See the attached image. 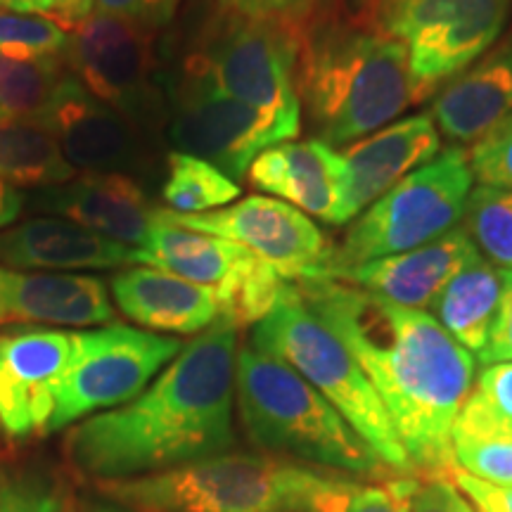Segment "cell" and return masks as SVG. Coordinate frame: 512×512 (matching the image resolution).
<instances>
[{"label":"cell","instance_id":"6da1fadb","mask_svg":"<svg viewBox=\"0 0 512 512\" xmlns=\"http://www.w3.org/2000/svg\"><path fill=\"white\" fill-rule=\"evenodd\" d=\"M309 309L342 339L387 408L418 479L458 470L453 422L475 382V356L432 313L337 280H299Z\"/></svg>","mask_w":512,"mask_h":512},{"label":"cell","instance_id":"7a4b0ae2","mask_svg":"<svg viewBox=\"0 0 512 512\" xmlns=\"http://www.w3.org/2000/svg\"><path fill=\"white\" fill-rule=\"evenodd\" d=\"M238 332L228 320H216L143 394L79 422L64 439L69 463L100 484L159 475L226 453L235 444Z\"/></svg>","mask_w":512,"mask_h":512},{"label":"cell","instance_id":"3957f363","mask_svg":"<svg viewBox=\"0 0 512 512\" xmlns=\"http://www.w3.org/2000/svg\"><path fill=\"white\" fill-rule=\"evenodd\" d=\"M297 91L318 140L332 147L380 131L415 102L406 46L354 10L318 8L309 19Z\"/></svg>","mask_w":512,"mask_h":512},{"label":"cell","instance_id":"277c9868","mask_svg":"<svg viewBox=\"0 0 512 512\" xmlns=\"http://www.w3.org/2000/svg\"><path fill=\"white\" fill-rule=\"evenodd\" d=\"M235 399L261 451L370 482L396 475L297 370L249 344L238 351Z\"/></svg>","mask_w":512,"mask_h":512},{"label":"cell","instance_id":"5b68a950","mask_svg":"<svg viewBox=\"0 0 512 512\" xmlns=\"http://www.w3.org/2000/svg\"><path fill=\"white\" fill-rule=\"evenodd\" d=\"M337 475L278 456L221 453L98 489L136 512H313Z\"/></svg>","mask_w":512,"mask_h":512},{"label":"cell","instance_id":"8992f818","mask_svg":"<svg viewBox=\"0 0 512 512\" xmlns=\"http://www.w3.org/2000/svg\"><path fill=\"white\" fill-rule=\"evenodd\" d=\"M249 347L297 370L361 434L389 470L415 477V467L373 382L342 339L309 309L297 285L285 283L273 309L254 325Z\"/></svg>","mask_w":512,"mask_h":512},{"label":"cell","instance_id":"52a82bcc","mask_svg":"<svg viewBox=\"0 0 512 512\" xmlns=\"http://www.w3.org/2000/svg\"><path fill=\"white\" fill-rule=\"evenodd\" d=\"M472 183L470 155L463 147L439 152L358 214L342 245L335 247L323 280L342 268L411 252L444 238L463 221Z\"/></svg>","mask_w":512,"mask_h":512},{"label":"cell","instance_id":"ba28073f","mask_svg":"<svg viewBox=\"0 0 512 512\" xmlns=\"http://www.w3.org/2000/svg\"><path fill=\"white\" fill-rule=\"evenodd\" d=\"M510 8L512 0H373L358 15L406 46L422 102L494 46Z\"/></svg>","mask_w":512,"mask_h":512},{"label":"cell","instance_id":"9c48e42d","mask_svg":"<svg viewBox=\"0 0 512 512\" xmlns=\"http://www.w3.org/2000/svg\"><path fill=\"white\" fill-rule=\"evenodd\" d=\"M183 347L181 339L124 323L72 332V356L57 384L48 432L133 401Z\"/></svg>","mask_w":512,"mask_h":512},{"label":"cell","instance_id":"30bf717a","mask_svg":"<svg viewBox=\"0 0 512 512\" xmlns=\"http://www.w3.org/2000/svg\"><path fill=\"white\" fill-rule=\"evenodd\" d=\"M299 55L302 31L226 15L207 43L188 57L185 72L259 110L302 119L297 91Z\"/></svg>","mask_w":512,"mask_h":512},{"label":"cell","instance_id":"8fae6325","mask_svg":"<svg viewBox=\"0 0 512 512\" xmlns=\"http://www.w3.org/2000/svg\"><path fill=\"white\" fill-rule=\"evenodd\" d=\"M299 131L302 119L259 110L188 74L171 124V140L178 152L200 157L240 183L261 152L297 138Z\"/></svg>","mask_w":512,"mask_h":512},{"label":"cell","instance_id":"7c38bea8","mask_svg":"<svg viewBox=\"0 0 512 512\" xmlns=\"http://www.w3.org/2000/svg\"><path fill=\"white\" fill-rule=\"evenodd\" d=\"M159 214L195 233L216 235L249 249L287 283L323 280L335 254L332 242L304 211L275 197L249 195L207 214H176L171 209H159Z\"/></svg>","mask_w":512,"mask_h":512},{"label":"cell","instance_id":"4fadbf2b","mask_svg":"<svg viewBox=\"0 0 512 512\" xmlns=\"http://www.w3.org/2000/svg\"><path fill=\"white\" fill-rule=\"evenodd\" d=\"M64 64L95 98L126 117L152 110V41L138 24L93 12L69 36Z\"/></svg>","mask_w":512,"mask_h":512},{"label":"cell","instance_id":"5bb4252c","mask_svg":"<svg viewBox=\"0 0 512 512\" xmlns=\"http://www.w3.org/2000/svg\"><path fill=\"white\" fill-rule=\"evenodd\" d=\"M72 356V332L50 325L0 330V432L22 441L46 434Z\"/></svg>","mask_w":512,"mask_h":512},{"label":"cell","instance_id":"9a60e30c","mask_svg":"<svg viewBox=\"0 0 512 512\" xmlns=\"http://www.w3.org/2000/svg\"><path fill=\"white\" fill-rule=\"evenodd\" d=\"M256 190L271 192L306 216L344 226L349 214V171L342 152L313 138L268 147L247 171Z\"/></svg>","mask_w":512,"mask_h":512},{"label":"cell","instance_id":"2e32d148","mask_svg":"<svg viewBox=\"0 0 512 512\" xmlns=\"http://www.w3.org/2000/svg\"><path fill=\"white\" fill-rule=\"evenodd\" d=\"M41 114L74 169L117 174L136 164L143 152L126 114L95 98L72 74H64Z\"/></svg>","mask_w":512,"mask_h":512},{"label":"cell","instance_id":"e0dca14e","mask_svg":"<svg viewBox=\"0 0 512 512\" xmlns=\"http://www.w3.org/2000/svg\"><path fill=\"white\" fill-rule=\"evenodd\" d=\"M477 256L482 254L475 240L470 238L465 226H458L430 245L342 268L332 273L330 280L354 285L392 304L425 311L448 285V280L472 264Z\"/></svg>","mask_w":512,"mask_h":512},{"label":"cell","instance_id":"ac0fdd59","mask_svg":"<svg viewBox=\"0 0 512 512\" xmlns=\"http://www.w3.org/2000/svg\"><path fill=\"white\" fill-rule=\"evenodd\" d=\"M110 290L83 273L22 271L0 264V325H107Z\"/></svg>","mask_w":512,"mask_h":512},{"label":"cell","instance_id":"d6986e66","mask_svg":"<svg viewBox=\"0 0 512 512\" xmlns=\"http://www.w3.org/2000/svg\"><path fill=\"white\" fill-rule=\"evenodd\" d=\"M0 264L22 271H112L140 264L138 249L64 219H29L0 230Z\"/></svg>","mask_w":512,"mask_h":512},{"label":"cell","instance_id":"ffe728a7","mask_svg":"<svg viewBox=\"0 0 512 512\" xmlns=\"http://www.w3.org/2000/svg\"><path fill=\"white\" fill-rule=\"evenodd\" d=\"M34 207L79 223L117 240L121 245H145L157 221L136 181L121 174H86L38 192Z\"/></svg>","mask_w":512,"mask_h":512},{"label":"cell","instance_id":"44dd1931","mask_svg":"<svg viewBox=\"0 0 512 512\" xmlns=\"http://www.w3.org/2000/svg\"><path fill=\"white\" fill-rule=\"evenodd\" d=\"M441 138L430 114L399 119L342 152L349 171V214L356 219L401 178L432 162Z\"/></svg>","mask_w":512,"mask_h":512},{"label":"cell","instance_id":"7402d4cb","mask_svg":"<svg viewBox=\"0 0 512 512\" xmlns=\"http://www.w3.org/2000/svg\"><path fill=\"white\" fill-rule=\"evenodd\" d=\"M112 297L128 320L157 335H197L221 318L214 287L190 283L152 266H128L114 275Z\"/></svg>","mask_w":512,"mask_h":512},{"label":"cell","instance_id":"603a6c76","mask_svg":"<svg viewBox=\"0 0 512 512\" xmlns=\"http://www.w3.org/2000/svg\"><path fill=\"white\" fill-rule=\"evenodd\" d=\"M512 114V36L434 95L430 117L453 143H475Z\"/></svg>","mask_w":512,"mask_h":512},{"label":"cell","instance_id":"cb8c5ba5","mask_svg":"<svg viewBox=\"0 0 512 512\" xmlns=\"http://www.w3.org/2000/svg\"><path fill=\"white\" fill-rule=\"evenodd\" d=\"M498 302H501V268L484 256L453 275L441 290L430 309L441 328L458 344L475 354H482L489 342Z\"/></svg>","mask_w":512,"mask_h":512},{"label":"cell","instance_id":"d4e9b609","mask_svg":"<svg viewBox=\"0 0 512 512\" xmlns=\"http://www.w3.org/2000/svg\"><path fill=\"white\" fill-rule=\"evenodd\" d=\"M76 169L67 162L53 128L43 114L0 121V178L10 185L53 188L72 181Z\"/></svg>","mask_w":512,"mask_h":512},{"label":"cell","instance_id":"484cf974","mask_svg":"<svg viewBox=\"0 0 512 512\" xmlns=\"http://www.w3.org/2000/svg\"><path fill=\"white\" fill-rule=\"evenodd\" d=\"M453 453L467 475L489 484L512 486V430L479 392L467 396L453 422Z\"/></svg>","mask_w":512,"mask_h":512},{"label":"cell","instance_id":"4316f807","mask_svg":"<svg viewBox=\"0 0 512 512\" xmlns=\"http://www.w3.org/2000/svg\"><path fill=\"white\" fill-rule=\"evenodd\" d=\"M64 79V55L0 50V121L36 117Z\"/></svg>","mask_w":512,"mask_h":512},{"label":"cell","instance_id":"83f0119b","mask_svg":"<svg viewBox=\"0 0 512 512\" xmlns=\"http://www.w3.org/2000/svg\"><path fill=\"white\" fill-rule=\"evenodd\" d=\"M162 197L176 214H207L238 200L240 185L214 164L176 150L169 155Z\"/></svg>","mask_w":512,"mask_h":512},{"label":"cell","instance_id":"f1b7e54d","mask_svg":"<svg viewBox=\"0 0 512 512\" xmlns=\"http://www.w3.org/2000/svg\"><path fill=\"white\" fill-rule=\"evenodd\" d=\"M418 477H387L366 482L337 475L318 496L313 512H411Z\"/></svg>","mask_w":512,"mask_h":512},{"label":"cell","instance_id":"f546056e","mask_svg":"<svg viewBox=\"0 0 512 512\" xmlns=\"http://www.w3.org/2000/svg\"><path fill=\"white\" fill-rule=\"evenodd\" d=\"M463 219L479 252L491 264L512 268V190L472 188Z\"/></svg>","mask_w":512,"mask_h":512},{"label":"cell","instance_id":"4dcf8cb0","mask_svg":"<svg viewBox=\"0 0 512 512\" xmlns=\"http://www.w3.org/2000/svg\"><path fill=\"white\" fill-rule=\"evenodd\" d=\"M0 512H67V486L43 465L0 467Z\"/></svg>","mask_w":512,"mask_h":512},{"label":"cell","instance_id":"1f68e13d","mask_svg":"<svg viewBox=\"0 0 512 512\" xmlns=\"http://www.w3.org/2000/svg\"><path fill=\"white\" fill-rule=\"evenodd\" d=\"M69 34L60 24L38 15L0 10V50L34 55H64Z\"/></svg>","mask_w":512,"mask_h":512},{"label":"cell","instance_id":"d6a6232c","mask_svg":"<svg viewBox=\"0 0 512 512\" xmlns=\"http://www.w3.org/2000/svg\"><path fill=\"white\" fill-rule=\"evenodd\" d=\"M470 155L472 178L486 188L512 190V114L475 140Z\"/></svg>","mask_w":512,"mask_h":512},{"label":"cell","instance_id":"836d02e7","mask_svg":"<svg viewBox=\"0 0 512 512\" xmlns=\"http://www.w3.org/2000/svg\"><path fill=\"white\" fill-rule=\"evenodd\" d=\"M216 3L226 15L254 19V22H275L304 31L323 0H216Z\"/></svg>","mask_w":512,"mask_h":512},{"label":"cell","instance_id":"e575fe53","mask_svg":"<svg viewBox=\"0 0 512 512\" xmlns=\"http://www.w3.org/2000/svg\"><path fill=\"white\" fill-rule=\"evenodd\" d=\"M181 0H95L98 15H112L155 31L169 24Z\"/></svg>","mask_w":512,"mask_h":512},{"label":"cell","instance_id":"d590c367","mask_svg":"<svg viewBox=\"0 0 512 512\" xmlns=\"http://www.w3.org/2000/svg\"><path fill=\"white\" fill-rule=\"evenodd\" d=\"M93 8L95 0H0V10L46 17L64 31H74L83 19L91 17Z\"/></svg>","mask_w":512,"mask_h":512},{"label":"cell","instance_id":"8d00e7d4","mask_svg":"<svg viewBox=\"0 0 512 512\" xmlns=\"http://www.w3.org/2000/svg\"><path fill=\"white\" fill-rule=\"evenodd\" d=\"M479 361L484 366L512 363V268H501V302Z\"/></svg>","mask_w":512,"mask_h":512},{"label":"cell","instance_id":"74e56055","mask_svg":"<svg viewBox=\"0 0 512 512\" xmlns=\"http://www.w3.org/2000/svg\"><path fill=\"white\" fill-rule=\"evenodd\" d=\"M477 392L512 430V363H491L477 377Z\"/></svg>","mask_w":512,"mask_h":512},{"label":"cell","instance_id":"f35d334b","mask_svg":"<svg viewBox=\"0 0 512 512\" xmlns=\"http://www.w3.org/2000/svg\"><path fill=\"white\" fill-rule=\"evenodd\" d=\"M411 512H477L451 479H418Z\"/></svg>","mask_w":512,"mask_h":512},{"label":"cell","instance_id":"ab89813d","mask_svg":"<svg viewBox=\"0 0 512 512\" xmlns=\"http://www.w3.org/2000/svg\"><path fill=\"white\" fill-rule=\"evenodd\" d=\"M451 482L460 494L477 505V512H512V486H498L458 470L451 475Z\"/></svg>","mask_w":512,"mask_h":512},{"label":"cell","instance_id":"60d3db41","mask_svg":"<svg viewBox=\"0 0 512 512\" xmlns=\"http://www.w3.org/2000/svg\"><path fill=\"white\" fill-rule=\"evenodd\" d=\"M24 209V195L12 188L8 181L0 178V230L10 228L12 221L22 214Z\"/></svg>","mask_w":512,"mask_h":512},{"label":"cell","instance_id":"b9f144b4","mask_svg":"<svg viewBox=\"0 0 512 512\" xmlns=\"http://www.w3.org/2000/svg\"><path fill=\"white\" fill-rule=\"evenodd\" d=\"M86 512H136V510L126 508V505L110 501V498H107V501H88Z\"/></svg>","mask_w":512,"mask_h":512},{"label":"cell","instance_id":"7bdbcfd3","mask_svg":"<svg viewBox=\"0 0 512 512\" xmlns=\"http://www.w3.org/2000/svg\"><path fill=\"white\" fill-rule=\"evenodd\" d=\"M370 3H373V0H354V5H356L354 12H361V10H366Z\"/></svg>","mask_w":512,"mask_h":512}]
</instances>
